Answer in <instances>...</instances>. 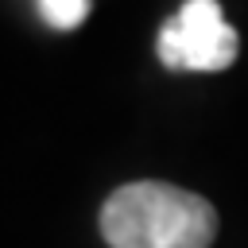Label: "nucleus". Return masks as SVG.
<instances>
[{
	"mask_svg": "<svg viewBox=\"0 0 248 248\" xmlns=\"http://www.w3.org/2000/svg\"><path fill=\"white\" fill-rule=\"evenodd\" d=\"M39 12L54 31H74V27L85 23L89 0H39Z\"/></svg>",
	"mask_w": 248,
	"mask_h": 248,
	"instance_id": "nucleus-3",
	"label": "nucleus"
},
{
	"mask_svg": "<svg viewBox=\"0 0 248 248\" xmlns=\"http://www.w3.org/2000/svg\"><path fill=\"white\" fill-rule=\"evenodd\" d=\"M155 54L167 70H198L217 74L236 62L240 35L221 16L217 0H186L159 31Z\"/></svg>",
	"mask_w": 248,
	"mask_h": 248,
	"instance_id": "nucleus-2",
	"label": "nucleus"
},
{
	"mask_svg": "<svg viewBox=\"0 0 248 248\" xmlns=\"http://www.w3.org/2000/svg\"><path fill=\"white\" fill-rule=\"evenodd\" d=\"M101 236L108 248H209L217 209L170 182H128L101 205Z\"/></svg>",
	"mask_w": 248,
	"mask_h": 248,
	"instance_id": "nucleus-1",
	"label": "nucleus"
}]
</instances>
